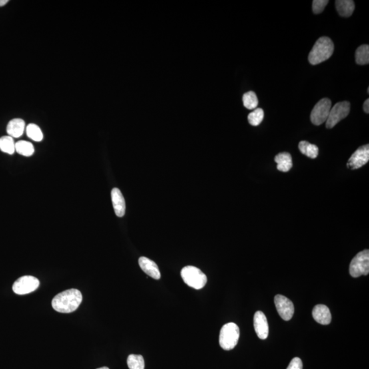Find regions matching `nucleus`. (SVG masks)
<instances>
[{
	"label": "nucleus",
	"instance_id": "nucleus-18",
	"mask_svg": "<svg viewBox=\"0 0 369 369\" xmlns=\"http://www.w3.org/2000/svg\"><path fill=\"white\" fill-rule=\"evenodd\" d=\"M299 149L303 155L311 159L317 158L319 155V148L315 145L306 141H301L299 143Z\"/></svg>",
	"mask_w": 369,
	"mask_h": 369
},
{
	"label": "nucleus",
	"instance_id": "nucleus-12",
	"mask_svg": "<svg viewBox=\"0 0 369 369\" xmlns=\"http://www.w3.org/2000/svg\"><path fill=\"white\" fill-rule=\"evenodd\" d=\"M111 201H112L115 214L118 217H122L125 214L126 205L123 195L121 190L118 188H113L111 192Z\"/></svg>",
	"mask_w": 369,
	"mask_h": 369
},
{
	"label": "nucleus",
	"instance_id": "nucleus-6",
	"mask_svg": "<svg viewBox=\"0 0 369 369\" xmlns=\"http://www.w3.org/2000/svg\"><path fill=\"white\" fill-rule=\"evenodd\" d=\"M350 111V103L348 101L338 102L332 107L329 113L328 119L326 121V127L332 129L337 124L346 119Z\"/></svg>",
	"mask_w": 369,
	"mask_h": 369
},
{
	"label": "nucleus",
	"instance_id": "nucleus-21",
	"mask_svg": "<svg viewBox=\"0 0 369 369\" xmlns=\"http://www.w3.org/2000/svg\"><path fill=\"white\" fill-rule=\"evenodd\" d=\"M0 150L7 154L13 155L15 152V143L13 137L7 135L0 138Z\"/></svg>",
	"mask_w": 369,
	"mask_h": 369
},
{
	"label": "nucleus",
	"instance_id": "nucleus-13",
	"mask_svg": "<svg viewBox=\"0 0 369 369\" xmlns=\"http://www.w3.org/2000/svg\"><path fill=\"white\" fill-rule=\"evenodd\" d=\"M138 263L143 272L149 276L152 277L155 280H159L161 278L159 267L154 261L147 257H141L139 259Z\"/></svg>",
	"mask_w": 369,
	"mask_h": 369
},
{
	"label": "nucleus",
	"instance_id": "nucleus-23",
	"mask_svg": "<svg viewBox=\"0 0 369 369\" xmlns=\"http://www.w3.org/2000/svg\"><path fill=\"white\" fill-rule=\"evenodd\" d=\"M127 365L129 369H145V360L141 355H129L127 358Z\"/></svg>",
	"mask_w": 369,
	"mask_h": 369
},
{
	"label": "nucleus",
	"instance_id": "nucleus-5",
	"mask_svg": "<svg viewBox=\"0 0 369 369\" xmlns=\"http://www.w3.org/2000/svg\"><path fill=\"white\" fill-rule=\"evenodd\" d=\"M350 273L354 278L361 276H366L369 273V251L364 250L359 252L350 265Z\"/></svg>",
	"mask_w": 369,
	"mask_h": 369
},
{
	"label": "nucleus",
	"instance_id": "nucleus-17",
	"mask_svg": "<svg viewBox=\"0 0 369 369\" xmlns=\"http://www.w3.org/2000/svg\"><path fill=\"white\" fill-rule=\"evenodd\" d=\"M275 162L277 163V169L284 173L290 171L293 166L292 157L289 153H279L275 157Z\"/></svg>",
	"mask_w": 369,
	"mask_h": 369
},
{
	"label": "nucleus",
	"instance_id": "nucleus-20",
	"mask_svg": "<svg viewBox=\"0 0 369 369\" xmlns=\"http://www.w3.org/2000/svg\"><path fill=\"white\" fill-rule=\"evenodd\" d=\"M356 62L359 65H368L369 63V46L362 45L356 49Z\"/></svg>",
	"mask_w": 369,
	"mask_h": 369
},
{
	"label": "nucleus",
	"instance_id": "nucleus-1",
	"mask_svg": "<svg viewBox=\"0 0 369 369\" xmlns=\"http://www.w3.org/2000/svg\"><path fill=\"white\" fill-rule=\"evenodd\" d=\"M82 301L80 291L75 289H68L53 298L51 304L57 312L70 313L76 310Z\"/></svg>",
	"mask_w": 369,
	"mask_h": 369
},
{
	"label": "nucleus",
	"instance_id": "nucleus-29",
	"mask_svg": "<svg viewBox=\"0 0 369 369\" xmlns=\"http://www.w3.org/2000/svg\"><path fill=\"white\" fill-rule=\"evenodd\" d=\"M9 3V0H0V7H4Z\"/></svg>",
	"mask_w": 369,
	"mask_h": 369
},
{
	"label": "nucleus",
	"instance_id": "nucleus-22",
	"mask_svg": "<svg viewBox=\"0 0 369 369\" xmlns=\"http://www.w3.org/2000/svg\"><path fill=\"white\" fill-rule=\"evenodd\" d=\"M243 103L245 107L248 109H254L259 105L258 98L253 91L248 92L243 96Z\"/></svg>",
	"mask_w": 369,
	"mask_h": 369
},
{
	"label": "nucleus",
	"instance_id": "nucleus-27",
	"mask_svg": "<svg viewBox=\"0 0 369 369\" xmlns=\"http://www.w3.org/2000/svg\"><path fill=\"white\" fill-rule=\"evenodd\" d=\"M302 361L300 358H294L291 361L287 369H302Z\"/></svg>",
	"mask_w": 369,
	"mask_h": 369
},
{
	"label": "nucleus",
	"instance_id": "nucleus-3",
	"mask_svg": "<svg viewBox=\"0 0 369 369\" xmlns=\"http://www.w3.org/2000/svg\"><path fill=\"white\" fill-rule=\"evenodd\" d=\"M240 331L237 324L229 323L223 326L219 333V346L223 350H233L238 343Z\"/></svg>",
	"mask_w": 369,
	"mask_h": 369
},
{
	"label": "nucleus",
	"instance_id": "nucleus-11",
	"mask_svg": "<svg viewBox=\"0 0 369 369\" xmlns=\"http://www.w3.org/2000/svg\"><path fill=\"white\" fill-rule=\"evenodd\" d=\"M255 332L260 339L265 340L269 335V325L266 317L261 311H257L254 316Z\"/></svg>",
	"mask_w": 369,
	"mask_h": 369
},
{
	"label": "nucleus",
	"instance_id": "nucleus-30",
	"mask_svg": "<svg viewBox=\"0 0 369 369\" xmlns=\"http://www.w3.org/2000/svg\"><path fill=\"white\" fill-rule=\"evenodd\" d=\"M97 369H109L108 367L104 366V367H101V368H97Z\"/></svg>",
	"mask_w": 369,
	"mask_h": 369
},
{
	"label": "nucleus",
	"instance_id": "nucleus-28",
	"mask_svg": "<svg viewBox=\"0 0 369 369\" xmlns=\"http://www.w3.org/2000/svg\"><path fill=\"white\" fill-rule=\"evenodd\" d=\"M363 108H364L365 113H369V99H367L366 100L364 101V105H363Z\"/></svg>",
	"mask_w": 369,
	"mask_h": 369
},
{
	"label": "nucleus",
	"instance_id": "nucleus-14",
	"mask_svg": "<svg viewBox=\"0 0 369 369\" xmlns=\"http://www.w3.org/2000/svg\"><path fill=\"white\" fill-rule=\"evenodd\" d=\"M313 317L319 324L328 325L332 321L330 309L326 305L319 304L315 306L313 310Z\"/></svg>",
	"mask_w": 369,
	"mask_h": 369
},
{
	"label": "nucleus",
	"instance_id": "nucleus-16",
	"mask_svg": "<svg viewBox=\"0 0 369 369\" xmlns=\"http://www.w3.org/2000/svg\"><path fill=\"white\" fill-rule=\"evenodd\" d=\"M339 15L343 17H350L355 9L354 2L352 0H336L335 2Z\"/></svg>",
	"mask_w": 369,
	"mask_h": 369
},
{
	"label": "nucleus",
	"instance_id": "nucleus-24",
	"mask_svg": "<svg viewBox=\"0 0 369 369\" xmlns=\"http://www.w3.org/2000/svg\"><path fill=\"white\" fill-rule=\"evenodd\" d=\"M27 137L36 141H41L43 139V134L41 128L36 124H29L26 127Z\"/></svg>",
	"mask_w": 369,
	"mask_h": 369
},
{
	"label": "nucleus",
	"instance_id": "nucleus-15",
	"mask_svg": "<svg viewBox=\"0 0 369 369\" xmlns=\"http://www.w3.org/2000/svg\"><path fill=\"white\" fill-rule=\"evenodd\" d=\"M25 128V123L23 119H15L9 122L7 131L9 136L18 138L23 134Z\"/></svg>",
	"mask_w": 369,
	"mask_h": 369
},
{
	"label": "nucleus",
	"instance_id": "nucleus-10",
	"mask_svg": "<svg viewBox=\"0 0 369 369\" xmlns=\"http://www.w3.org/2000/svg\"><path fill=\"white\" fill-rule=\"evenodd\" d=\"M369 160V145H366L359 147L349 159V168L356 169L366 164Z\"/></svg>",
	"mask_w": 369,
	"mask_h": 369
},
{
	"label": "nucleus",
	"instance_id": "nucleus-25",
	"mask_svg": "<svg viewBox=\"0 0 369 369\" xmlns=\"http://www.w3.org/2000/svg\"><path fill=\"white\" fill-rule=\"evenodd\" d=\"M263 119H264V111L261 108L254 109L248 117L249 123L252 126H258L262 123Z\"/></svg>",
	"mask_w": 369,
	"mask_h": 369
},
{
	"label": "nucleus",
	"instance_id": "nucleus-19",
	"mask_svg": "<svg viewBox=\"0 0 369 369\" xmlns=\"http://www.w3.org/2000/svg\"><path fill=\"white\" fill-rule=\"evenodd\" d=\"M15 151L23 156L30 157L35 153V148L30 141L21 140L15 144Z\"/></svg>",
	"mask_w": 369,
	"mask_h": 369
},
{
	"label": "nucleus",
	"instance_id": "nucleus-26",
	"mask_svg": "<svg viewBox=\"0 0 369 369\" xmlns=\"http://www.w3.org/2000/svg\"><path fill=\"white\" fill-rule=\"evenodd\" d=\"M328 3V0H314L313 2V13L315 14L322 13Z\"/></svg>",
	"mask_w": 369,
	"mask_h": 369
},
{
	"label": "nucleus",
	"instance_id": "nucleus-2",
	"mask_svg": "<svg viewBox=\"0 0 369 369\" xmlns=\"http://www.w3.org/2000/svg\"><path fill=\"white\" fill-rule=\"evenodd\" d=\"M334 50V43L330 38H319L309 53V63L312 65H317L326 61L332 56Z\"/></svg>",
	"mask_w": 369,
	"mask_h": 369
},
{
	"label": "nucleus",
	"instance_id": "nucleus-9",
	"mask_svg": "<svg viewBox=\"0 0 369 369\" xmlns=\"http://www.w3.org/2000/svg\"><path fill=\"white\" fill-rule=\"evenodd\" d=\"M275 305L279 315L285 321H289L292 319L294 314V305L289 299L284 295H277L274 298Z\"/></svg>",
	"mask_w": 369,
	"mask_h": 369
},
{
	"label": "nucleus",
	"instance_id": "nucleus-7",
	"mask_svg": "<svg viewBox=\"0 0 369 369\" xmlns=\"http://www.w3.org/2000/svg\"><path fill=\"white\" fill-rule=\"evenodd\" d=\"M332 101L328 98H324L315 105L310 113V121L315 125H321L326 122L330 109Z\"/></svg>",
	"mask_w": 369,
	"mask_h": 369
},
{
	"label": "nucleus",
	"instance_id": "nucleus-4",
	"mask_svg": "<svg viewBox=\"0 0 369 369\" xmlns=\"http://www.w3.org/2000/svg\"><path fill=\"white\" fill-rule=\"evenodd\" d=\"M181 276L185 284L195 289H203L207 282L206 275L194 266L183 267Z\"/></svg>",
	"mask_w": 369,
	"mask_h": 369
},
{
	"label": "nucleus",
	"instance_id": "nucleus-8",
	"mask_svg": "<svg viewBox=\"0 0 369 369\" xmlns=\"http://www.w3.org/2000/svg\"><path fill=\"white\" fill-rule=\"evenodd\" d=\"M39 285V280L35 277L24 276L15 281L13 285V290L16 294H29L37 290Z\"/></svg>",
	"mask_w": 369,
	"mask_h": 369
}]
</instances>
